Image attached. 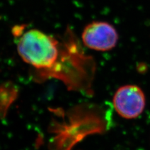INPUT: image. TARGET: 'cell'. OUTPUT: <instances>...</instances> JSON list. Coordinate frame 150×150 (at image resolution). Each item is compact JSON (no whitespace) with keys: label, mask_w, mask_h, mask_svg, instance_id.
<instances>
[{"label":"cell","mask_w":150,"mask_h":150,"mask_svg":"<svg viewBox=\"0 0 150 150\" xmlns=\"http://www.w3.org/2000/svg\"><path fill=\"white\" fill-rule=\"evenodd\" d=\"M16 31L17 51L26 63L50 74L63 63V45L55 37L37 29Z\"/></svg>","instance_id":"obj_1"},{"label":"cell","mask_w":150,"mask_h":150,"mask_svg":"<svg viewBox=\"0 0 150 150\" xmlns=\"http://www.w3.org/2000/svg\"><path fill=\"white\" fill-rule=\"evenodd\" d=\"M113 105L118 114L126 119H134L142 113L145 105V95L137 85L120 87L115 94Z\"/></svg>","instance_id":"obj_3"},{"label":"cell","mask_w":150,"mask_h":150,"mask_svg":"<svg viewBox=\"0 0 150 150\" xmlns=\"http://www.w3.org/2000/svg\"><path fill=\"white\" fill-rule=\"evenodd\" d=\"M118 34L115 28L105 21H93L84 28L81 34L83 45L98 51H107L116 46Z\"/></svg>","instance_id":"obj_2"}]
</instances>
